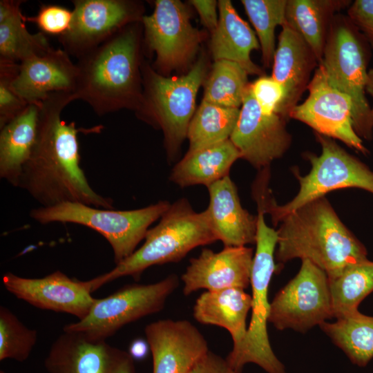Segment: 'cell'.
Here are the masks:
<instances>
[{
	"label": "cell",
	"mask_w": 373,
	"mask_h": 373,
	"mask_svg": "<svg viewBox=\"0 0 373 373\" xmlns=\"http://www.w3.org/2000/svg\"><path fill=\"white\" fill-rule=\"evenodd\" d=\"M74 100L73 93L61 91L41 102L36 141L18 187L41 207L77 202L113 209V200L92 189L80 166L77 135L81 129L61 118L64 108Z\"/></svg>",
	"instance_id": "1"
},
{
	"label": "cell",
	"mask_w": 373,
	"mask_h": 373,
	"mask_svg": "<svg viewBox=\"0 0 373 373\" xmlns=\"http://www.w3.org/2000/svg\"><path fill=\"white\" fill-rule=\"evenodd\" d=\"M279 223L275 259L280 264L295 258L309 260L331 278L367 259L365 246L325 196L300 207Z\"/></svg>",
	"instance_id": "2"
},
{
	"label": "cell",
	"mask_w": 373,
	"mask_h": 373,
	"mask_svg": "<svg viewBox=\"0 0 373 373\" xmlns=\"http://www.w3.org/2000/svg\"><path fill=\"white\" fill-rule=\"evenodd\" d=\"M139 47L137 29L126 26L79 58L75 100L86 102L99 116L125 107L139 110Z\"/></svg>",
	"instance_id": "3"
},
{
	"label": "cell",
	"mask_w": 373,
	"mask_h": 373,
	"mask_svg": "<svg viewBox=\"0 0 373 373\" xmlns=\"http://www.w3.org/2000/svg\"><path fill=\"white\" fill-rule=\"evenodd\" d=\"M142 245L109 271L85 281L92 293L124 276L139 279L153 265L177 262L191 250L218 240L207 210L196 212L185 198L171 204L157 224L150 228Z\"/></svg>",
	"instance_id": "4"
},
{
	"label": "cell",
	"mask_w": 373,
	"mask_h": 373,
	"mask_svg": "<svg viewBox=\"0 0 373 373\" xmlns=\"http://www.w3.org/2000/svg\"><path fill=\"white\" fill-rule=\"evenodd\" d=\"M315 135L321 146V153L318 156L305 153L312 166L307 175H301L298 169L293 170L300 188L291 200L283 205L276 204L268 184L259 185L253 192L257 205L271 216L274 225L300 207L336 189L358 188L373 193V171L332 138Z\"/></svg>",
	"instance_id": "5"
},
{
	"label": "cell",
	"mask_w": 373,
	"mask_h": 373,
	"mask_svg": "<svg viewBox=\"0 0 373 373\" xmlns=\"http://www.w3.org/2000/svg\"><path fill=\"white\" fill-rule=\"evenodd\" d=\"M263 209L258 207L256 251L251 275L252 289L251 316L244 341L236 352H230L226 361L236 373L245 365L254 363L267 373H287L285 367L272 350L267 325L270 309L269 285L276 270L275 252L277 230L265 220Z\"/></svg>",
	"instance_id": "6"
},
{
	"label": "cell",
	"mask_w": 373,
	"mask_h": 373,
	"mask_svg": "<svg viewBox=\"0 0 373 373\" xmlns=\"http://www.w3.org/2000/svg\"><path fill=\"white\" fill-rule=\"evenodd\" d=\"M171 203L161 200L131 210L95 207L77 202L39 207L30 216L41 224L53 222L85 226L100 233L110 244L115 265L121 262L144 240L150 226L162 216Z\"/></svg>",
	"instance_id": "7"
},
{
	"label": "cell",
	"mask_w": 373,
	"mask_h": 373,
	"mask_svg": "<svg viewBox=\"0 0 373 373\" xmlns=\"http://www.w3.org/2000/svg\"><path fill=\"white\" fill-rule=\"evenodd\" d=\"M367 40L348 19L333 18L320 64L330 84L352 102L353 128L359 137L371 140L373 124L365 96Z\"/></svg>",
	"instance_id": "8"
},
{
	"label": "cell",
	"mask_w": 373,
	"mask_h": 373,
	"mask_svg": "<svg viewBox=\"0 0 373 373\" xmlns=\"http://www.w3.org/2000/svg\"><path fill=\"white\" fill-rule=\"evenodd\" d=\"M205 72L202 59L188 73L178 77H166L146 65L144 68L145 90L139 111L162 130L170 160L187 137L195 113L196 95Z\"/></svg>",
	"instance_id": "9"
},
{
	"label": "cell",
	"mask_w": 373,
	"mask_h": 373,
	"mask_svg": "<svg viewBox=\"0 0 373 373\" xmlns=\"http://www.w3.org/2000/svg\"><path fill=\"white\" fill-rule=\"evenodd\" d=\"M179 285L176 274L151 284H131L102 298H96L87 316L64 325V332L82 333L106 341L127 324L162 310Z\"/></svg>",
	"instance_id": "10"
},
{
	"label": "cell",
	"mask_w": 373,
	"mask_h": 373,
	"mask_svg": "<svg viewBox=\"0 0 373 373\" xmlns=\"http://www.w3.org/2000/svg\"><path fill=\"white\" fill-rule=\"evenodd\" d=\"M334 318L327 274L302 260L298 274L270 303L268 322L277 329L305 332Z\"/></svg>",
	"instance_id": "11"
},
{
	"label": "cell",
	"mask_w": 373,
	"mask_h": 373,
	"mask_svg": "<svg viewBox=\"0 0 373 373\" xmlns=\"http://www.w3.org/2000/svg\"><path fill=\"white\" fill-rule=\"evenodd\" d=\"M307 89V97L291 109L289 117L305 123L316 133L341 140L363 154L368 153L353 128L351 98L330 84L320 64Z\"/></svg>",
	"instance_id": "12"
},
{
	"label": "cell",
	"mask_w": 373,
	"mask_h": 373,
	"mask_svg": "<svg viewBox=\"0 0 373 373\" xmlns=\"http://www.w3.org/2000/svg\"><path fill=\"white\" fill-rule=\"evenodd\" d=\"M142 21L146 44L155 52V64L163 70L180 67L195 55L201 36L181 1H155L153 13L143 16Z\"/></svg>",
	"instance_id": "13"
},
{
	"label": "cell",
	"mask_w": 373,
	"mask_h": 373,
	"mask_svg": "<svg viewBox=\"0 0 373 373\" xmlns=\"http://www.w3.org/2000/svg\"><path fill=\"white\" fill-rule=\"evenodd\" d=\"M286 120L281 115L263 113L248 84L231 141L241 158L258 170L269 168L271 162L282 157L291 144Z\"/></svg>",
	"instance_id": "14"
},
{
	"label": "cell",
	"mask_w": 373,
	"mask_h": 373,
	"mask_svg": "<svg viewBox=\"0 0 373 373\" xmlns=\"http://www.w3.org/2000/svg\"><path fill=\"white\" fill-rule=\"evenodd\" d=\"M73 4L70 28L58 39L77 59L140 17L133 3L122 0H75Z\"/></svg>",
	"instance_id": "15"
},
{
	"label": "cell",
	"mask_w": 373,
	"mask_h": 373,
	"mask_svg": "<svg viewBox=\"0 0 373 373\" xmlns=\"http://www.w3.org/2000/svg\"><path fill=\"white\" fill-rule=\"evenodd\" d=\"M48 373H135L128 352L79 332H64L44 361Z\"/></svg>",
	"instance_id": "16"
},
{
	"label": "cell",
	"mask_w": 373,
	"mask_h": 373,
	"mask_svg": "<svg viewBox=\"0 0 373 373\" xmlns=\"http://www.w3.org/2000/svg\"><path fill=\"white\" fill-rule=\"evenodd\" d=\"M2 283L19 299L41 309L73 315L78 321L87 316L96 299L85 281L70 278L59 270L40 278L7 272Z\"/></svg>",
	"instance_id": "17"
},
{
	"label": "cell",
	"mask_w": 373,
	"mask_h": 373,
	"mask_svg": "<svg viewBox=\"0 0 373 373\" xmlns=\"http://www.w3.org/2000/svg\"><path fill=\"white\" fill-rule=\"evenodd\" d=\"M153 373H189L209 351L207 341L187 320L160 319L144 328Z\"/></svg>",
	"instance_id": "18"
},
{
	"label": "cell",
	"mask_w": 373,
	"mask_h": 373,
	"mask_svg": "<svg viewBox=\"0 0 373 373\" xmlns=\"http://www.w3.org/2000/svg\"><path fill=\"white\" fill-rule=\"evenodd\" d=\"M254 252L243 247H224L216 252L204 248L191 258L181 276L185 296L204 289L218 291L229 288L245 289L251 283Z\"/></svg>",
	"instance_id": "19"
},
{
	"label": "cell",
	"mask_w": 373,
	"mask_h": 373,
	"mask_svg": "<svg viewBox=\"0 0 373 373\" xmlns=\"http://www.w3.org/2000/svg\"><path fill=\"white\" fill-rule=\"evenodd\" d=\"M77 79V65L69 55L64 50L52 48L19 63L11 86L28 104H40L52 93H73Z\"/></svg>",
	"instance_id": "20"
},
{
	"label": "cell",
	"mask_w": 373,
	"mask_h": 373,
	"mask_svg": "<svg viewBox=\"0 0 373 373\" xmlns=\"http://www.w3.org/2000/svg\"><path fill=\"white\" fill-rule=\"evenodd\" d=\"M317 62L309 45L286 22L279 35L271 75L285 90V99L279 111L284 118H289L290 111L307 88Z\"/></svg>",
	"instance_id": "21"
},
{
	"label": "cell",
	"mask_w": 373,
	"mask_h": 373,
	"mask_svg": "<svg viewBox=\"0 0 373 373\" xmlns=\"http://www.w3.org/2000/svg\"><path fill=\"white\" fill-rule=\"evenodd\" d=\"M207 189L209 204L206 210L218 240L224 247L256 243L257 216L242 207L237 187L229 175Z\"/></svg>",
	"instance_id": "22"
},
{
	"label": "cell",
	"mask_w": 373,
	"mask_h": 373,
	"mask_svg": "<svg viewBox=\"0 0 373 373\" xmlns=\"http://www.w3.org/2000/svg\"><path fill=\"white\" fill-rule=\"evenodd\" d=\"M251 302V296L240 288L207 291L196 299L193 316L201 324L218 326L228 331L233 340L231 352H236L247 334V317Z\"/></svg>",
	"instance_id": "23"
},
{
	"label": "cell",
	"mask_w": 373,
	"mask_h": 373,
	"mask_svg": "<svg viewBox=\"0 0 373 373\" xmlns=\"http://www.w3.org/2000/svg\"><path fill=\"white\" fill-rule=\"evenodd\" d=\"M218 6V23L211 42L214 60L231 61L240 65L248 75H261L262 70L250 57L252 50L260 48L254 32L238 15L230 1L220 0Z\"/></svg>",
	"instance_id": "24"
},
{
	"label": "cell",
	"mask_w": 373,
	"mask_h": 373,
	"mask_svg": "<svg viewBox=\"0 0 373 373\" xmlns=\"http://www.w3.org/2000/svg\"><path fill=\"white\" fill-rule=\"evenodd\" d=\"M241 155L230 139L195 151H188L171 171L169 180L180 187H209L229 175Z\"/></svg>",
	"instance_id": "25"
},
{
	"label": "cell",
	"mask_w": 373,
	"mask_h": 373,
	"mask_svg": "<svg viewBox=\"0 0 373 373\" xmlns=\"http://www.w3.org/2000/svg\"><path fill=\"white\" fill-rule=\"evenodd\" d=\"M40 104H28L0 128V177L15 187L36 141Z\"/></svg>",
	"instance_id": "26"
},
{
	"label": "cell",
	"mask_w": 373,
	"mask_h": 373,
	"mask_svg": "<svg viewBox=\"0 0 373 373\" xmlns=\"http://www.w3.org/2000/svg\"><path fill=\"white\" fill-rule=\"evenodd\" d=\"M24 1H0V61L19 64L44 54L52 47L41 32L30 33L21 11Z\"/></svg>",
	"instance_id": "27"
},
{
	"label": "cell",
	"mask_w": 373,
	"mask_h": 373,
	"mask_svg": "<svg viewBox=\"0 0 373 373\" xmlns=\"http://www.w3.org/2000/svg\"><path fill=\"white\" fill-rule=\"evenodd\" d=\"M343 0H287L286 22L306 41L318 63L334 14L349 6Z\"/></svg>",
	"instance_id": "28"
},
{
	"label": "cell",
	"mask_w": 373,
	"mask_h": 373,
	"mask_svg": "<svg viewBox=\"0 0 373 373\" xmlns=\"http://www.w3.org/2000/svg\"><path fill=\"white\" fill-rule=\"evenodd\" d=\"M319 326L353 364L365 367L373 358V316L357 311Z\"/></svg>",
	"instance_id": "29"
},
{
	"label": "cell",
	"mask_w": 373,
	"mask_h": 373,
	"mask_svg": "<svg viewBox=\"0 0 373 373\" xmlns=\"http://www.w3.org/2000/svg\"><path fill=\"white\" fill-rule=\"evenodd\" d=\"M329 279L333 317L358 311L361 301L373 291V261L351 265Z\"/></svg>",
	"instance_id": "30"
},
{
	"label": "cell",
	"mask_w": 373,
	"mask_h": 373,
	"mask_svg": "<svg viewBox=\"0 0 373 373\" xmlns=\"http://www.w3.org/2000/svg\"><path fill=\"white\" fill-rule=\"evenodd\" d=\"M240 109L218 106L202 101L195 112L187 132L189 151H195L230 139Z\"/></svg>",
	"instance_id": "31"
},
{
	"label": "cell",
	"mask_w": 373,
	"mask_h": 373,
	"mask_svg": "<svg viewBox=\"0 0 373 373\" xmlns=\"http://www.w3.org/2000/svg\"><path fill=\"white\" fill-rule=\"evenodd\" d=\"M247 75V71L236 62L215 61L205 84L202 100L223 107L239 108L249 84Z\"/></svg>",
	"instance_id": "32"
},
{
	"label": "cell",
	"mask_w": 373,
	"mask_h": 373,
	"mask_svg": "<svg viewBox=\"0 0 373 373\" xmlns=\"http://www.w3.org/2000/svg\"><path fill=\"white\" fill-rule=\"evenodd\" d=\"M241 2L256 30L263 64L268 67L273 62L276 52V28L286 23L287 0H242Z\"/></svg>",
	"instance_id": "33"
},
{
	"label": "cell",
	"mask_w": 373,
	"mask_h": 373,
	"mask_svg": "<svg viewBox=\"0 0 373 373\" xmlns=\"http://www.w3.org/2000/svg\"><path fill=\"white\" fill-rule=\"evenodd\" d=\"M37 340L35 329H29L7 307H0V360L19 362L30 356Z\"/></svg>",
	"instance_id": "34"
},
{
	"label": "cell",
	"mask_w": 373,
	"mask_h": 373,
	"mask_svg": "<svg viewBox=\"0 0 373 373\" xmlns=\"http://www.w3.org/2000/svg\"><path fill=\"white\" fill-rule=\"evenodd\" d=\"M19 64L0 61V128L19 115L28 105L11 86Z\"/></svg>",
	"instance_id": "35"
},
{
	"label": "cell",
	"mask_w": 373,
	"mask_h": 373,
	"mask_svg": "<svg viewBox=\"0 0 373 373\" xmlns=\"http://www.w3.org/2000/svg\"><path fill=\"white\" fill-rule=\"evenodd\" d=\"M72 19L73 10L55 4H44L35 16L25 17V21L36 24L39 32L57 37L68 30Z\"/></svg>",
	"instance_id": "36"
},
{
	"label": "cell",
	"mask_w": 373,
	"mask_h": 373,
	"mask_svg": "<svg viewBox=\"0 0 373 373\" xmlns=\"http://www.w3.org/2000/svg\"><path fill=\"white\" fill-rule=\"evenodd\" d=\"M250 86L261 111L266 115H279L285 96L283 87L272 77L267 76L259 77Z\"/></svg>",
	"instance_id": "37"
},
{
	"label": "cell",
	"mask_w": 373,
	"mask_h": 373,
	"mask_svg": "<svg viewBox=\"0 0 373 373\" xmlns=\"http://www.w3.org/2000/svg\"><path fill=\"white\" fill-rule=\"evenodd\" d=\"M348 19L373 47V0H356L347 10Z\"/></svg>",
	"instance_id": "38"
},
{
	"label": "cell",
	"mask_w": 373,
	"mask_h": 373,
	"mask_svg": "<svg viewBox=\"0 0 373 373\" xmlns=\"http://www.w3.org/2000/svg\"><path fill=\"white\" fill-rule=\"evenodd\" d=\"M189 373H236L229 365L226 358L209 351Z\"/></svg>",
	"instance_id": "39"
},
{
	"label": "cell",
	"mask_w": 373,
	"mask_h": 373,
	"mask_svg": "<svg viewBox=\"0 0 373 373\" xmlns=\"http://www.w3.org/2000/svg\"><path fill=\"white\" fill-rule=\"evenodd\" d=\"M190 3L199 13L203 24L213 32L218 23L216 12L218 3L213 0H192Z\"/></svg>",
	"instance_id": "40"
},
{
	"label": "cell",
	"mask_w": 373,
	"mask_h": 373,
	"mask_svg": "<svg viewBox=\"0 0 373 373\" xmlns=\"http://www.w3.org/2000/svg\"><path fill=\"white\" fill-rule=\"evenodd\" d=\"M149 352L150 347L147 341L137 338L130 343L128 352L134 361H142L147 357Z\"/></svg>",
	"instance_id": "41"
},
{
	"label": "cell",
	"mask_w": 373,
	"mask_h": 373,
	"mask_svg": "<svg viewBox=\"0 0 373 373\" xmlns=\"http://www.w3.org/2000/svg\"><path fill=\"white\" fill-rule=\"evenodd\" d=\"M365 91L370 94L373 99V68L368 70ZM371 117L373 124V106L371 108Z\"/></svg>",
	"instance_id": "42"
},
{
	"label": "cell",
	"mask_w": 373,
	"mask_h": 373,
	"mask_svg": "<svg viewBox=\"0 0 373 373\" xmlns=\"http://www.w3.org/2000/svg\"><path fill=\"white\" fill-rule=\"evenodd\" d=\"M0 373H5V372L3 370H1Z\"/></svg>",
	"instance_id": "43"
}]
</instances>
